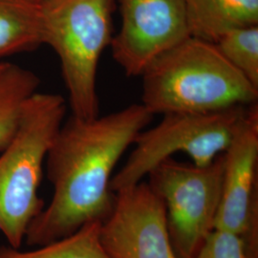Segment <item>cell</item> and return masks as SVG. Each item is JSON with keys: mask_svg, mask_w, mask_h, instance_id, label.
Wrapping results in <instances>:
<instances>
[{"mask_svg": "<svg viewBox=\"0 0 258 258\" xmlns=\"http://www.w3.org/2000/svg\"><path fill=\"white\" fill-rule=\"evenodd\" d=\"M141 77L142 104L152 115L210 113L257 103L258 88L215 43L191 36L156 57Z\"/></svg>", "mask_w": 258, "mask_h": 258, "instance_id": "2", "label": "cell"}, {"mask_svg": "<svg viewBox=\"0 0 258 258\" xmlns=\"http://www.w3.org/2000/svg\"><path fill=\"white\" fill-rule=\"evenodd\" d=\"M222 55L258 88V25L235 28L215 41Z\"/></svg>", "mask_w": 258, "mask_h": 258, "instance_id": "14", "label": "cell"}, {"mask_svg": "<svg viewBox=\"0 0 258 258\" xmlns=\"http://www.w3.org/2000/svg\"><path fill=\"white\" fill-rule=\"evenodd\" d=\"M120 26L113 59L127 77L142 76L156 57L189 37L184 0H118Z\"/></svg>", "mask_w": 258, "mask_h": 258, "instance_id": "7", "label": "cell"}, {"mask_svg": "<svg viewBox=\"0 0 258 258\" xmlns=\"http://www.w3.org/2000/svg\"><path fill=\"white\" fill-rule=\"evenodd\" d=\"M66 101L36 92L28 100L19 128L0 155V231L19 249L32 221L44 209L38 196L43 165L64 120Z\"/></svg>", "mask_w": 258, "mask_h": 258, "instance_id": "3", "label": "cell"}, {"mask_svg": "<svg viewBox=\"0 0 258 258\" xmlns=\"http://www.w3.org/2000/svg\"><path fill=\"white\" fill-rule=\"evenodd\" d=\"M101 241L110 258H176L163 201L146 182L115 192V203L101 225Z\"/></svg>", "mask_w": 258, "mask_h": 258, "instance_id": "9", "label": "cell"}, {"mask_svg": "<svg viewBox=\"0 0 258 258\" xmlns=\"http://www.w3.org/2000/svg\"><path fill=\"white\" fill-rule=\"evenodd\" d=\"M101 221L89 222L74 233L33 250L1 247L0 258H110L101 241Z\"/></svg>", "mask_w": 258, "mask_h": 258, "instance_id": "13", "label": "cell"}, {"mask_svg": "<svg viewBox=\"0 0 258 258\" xmlns=\"http://www.w3.org/2000/svg\"><path fill=\"white\" fill-rule=\"evenodd\" d=\"M39 83L34 72L13 63L0 75V151L15 136L25 104Z\"/></svg>", "mask_w": 258, "mask_h": 258, "instance_id": "12", "label": "cell"}, {"mask_svg": "<svg viewBox=\"0 0 258 258\" xmlns=\"http://www.w3.org/2000/svg\"><path fill=\"white\" fill-rule=\"evenodd\" d=\"M116 0H46L41 3L43 44L58 56L72 115L99 116L97 72L113 39Z\"/></svg>", "mask_w": 258, "mask_h": 258, "instance_id": "4", "label": "cell"}, {"mask_svg": "<svg viewBox=\"0 0 258 258\" xmlns=\"http://www.w3.org/2000/svg\"><path fill=\"white\" fill-rule=\"evenodd\" d=\"M195 258H247L242 238L229 231L214 230Z\"/></svg>", "mask_w": 258, "mask_h": 258, "instance_id": "15", "label": "cell"}, {"mask_svg": "<svg viewBox=\"0 0 258 258\" xmlns=\"http://www.w3.org/2000/svg\"><path fill=\"white\" fill-rule=\"evenodd\" d=\"M249 106L163 115L154 127L139 133L125 164L112 177L111 190L137 184L153 167L178 152L186 154L196 166L210 165L229 148Z\"/></svg>", "mask_w": 258, "mask_h": 258, "instance_id": "5", "label": "cell"}, {"mask_svg": "<svg viewBox=\"0 0 258 258\" xmlns=\"http://www.w3.org/2000/svg\"><path fill=\"white\" fill-rule=\"evenodd\" d=\"M36 2H37V3H39V4H41V3H43V2H45L46 0H35Z\"/></svg>", "mask_w": 258, "mask_h": 258, "instance_id": "17", "label": "cell"}, {"mask_svg": "<svg viewBox=\"0 0 258 258\" xmlns=\"http://www.w3.org/2000/svg\"><path fill=\"white\" fill-rule=\"evenodd\" d=\"M42 44L41 4L35 0H0V57Z\"/></svg>", "mask_w": 258, "mask_h": 258, "instance_id": "11", "label": "cell"}, {"mask_svg": "<svg viewBox=\"0 0 258 258\" xmlns=\"http://www.w3.org/2000/svg\"><path fill=\"white\" fill-rule=\"evenodd\" d=\"M258 109L250 105L224 152L220 207L215 230L240 236L247 258H258Z\"/></svg>", "mask_w": 258, "mask_h": 258, "instance_id": "8", "label": "cell"}, {"mask_svg": "<svg viewBox=\"0 0 258 258\" xmlns=\"http://www.w3.org/2000/svg\"><path fill=\"white\" fill-rule=\"evenodd\" d=\"M189 35L215 43L226 32L258 25V0H184Z\"/></svg>", "mask_w": 258, "mask_h": 258, "instance_id": "10", "label": "cell"}, {"mask_svg": "<svg viewBox=\"0 0 258 258\" xmlns=\"http://www.w3.org/2000/svg\"><path fill=\"white\" fill-rule=\"evenodd\" d=\"M9 62H5V61H0V75L2 74L6 68L9 66Z\"/></svg>", "mask_w": 258, "mask_h": 258, "instance_id": "16", "label": "cell"}, {"mask_svg": "<svg viewBox=\"0 0 258 258\" xmlns=\"http://www.w3.org/2000/svg\"><path fill=\"white\" fill-rule=\"evenodd\" d=\"M153 116L133 103L88 120L72 115L61 124L45 160L53 196L28 228L29 246L45 245L108 217L115 203L114 168Z\"/></svg>", "mask_w": 258, "mask_h": 258, "instance_id": "1", "label": "cell"}, {"mask_svg": "<svg viewBox=\"0 0 258 258\" xmlns=\"http://www.w3.org/2000/svg\"><path fill=\"white\" fill-rule=\"evenodd\" d=\"M224 153L207 166L172 157L153 167L148 184L163 201L176 258H195L215 230L220 207Z\"/></svg>", "mask_w": 258, "mask_h": 258, "instance_id": "6", "label": "cell"}]
</instances>
